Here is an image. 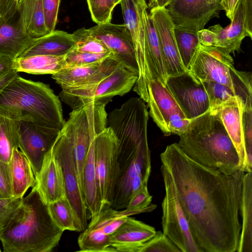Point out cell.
Wrapping results in <instances>:
<instances>
[{
    "label": "cell",
    "mask_w": 252,
    "mask_h": 252,
    "mask_svg": "<svg viewBox=\"0 0 252 252\" xmlns=\"http://www.w3.org/2000/svg\"><path fill=\"white\" fill-rule=\"evenodd\" d=\"M160 158L200 252H237L245 172L227 175L202 165L176 143Z\"/></svg>",
    "instance_id": "1"
},
{
    "label": "cell",
    "mask_w": 252,
    "mask_h": 252,
    "mask_svg": "<svg viewBox=\"0 0 252 252\" xmlns=\"http://www.w3.org/2000/svg\"><path fill=\"white\" fill-rule=\"evenodd\" d=\"M63 232L34 187L22 198L15 216L0 232V241L4 252H51L58 245Z\"/></svg>",
    "instance_id": "2"
},
{
    "label": "cell",
    "mask_w": 252,
    "mask_h": 252,
    "mask_svg": "<svg viewBox=\"0 0 252 252\" xmlns=\"http://www.w3.org/2000/svg\"><path fill=\"white\" fill-rule=\"evenodd\" d=\"M177 143L195 161L227 175L241 170L235 147L218 115L209 110L191 120Z\"/></svg>",
    "instance_id": "3"
},
{
    "label": "cell",
    "mask_w": 252,
    "mask_h": 252,
    "mask_svg": "<svg viewBox=\"0 0 252 252\" xmlns=\"http://www.w3.org/2000/svg\"><path fill=\"white\" fill-rule=\"evenodd\" d=\"M0 114L59 130L65 122L60 100L50 86L19 74L0 93Z\"/></svg>",
    "instance_id": "4"
},
{
    "label": "cell",
    "mask_w": 252,
    "mask_h": 252,
    "mask_svg": "<svg viewBox=\"0 0 252 252\" xmlns=\"http://www.w3.org/2000/svg\"><path fill=\"white\" fill-rule=\"evenodd\" d=\"M138 75L119 64L112 57L83 84L62 87L61 100L72 109L91 102L106 105L116 95L123 96L134 86Z\"/></svg>",
    "instance_id": "5"
},
{
    "label": "cell",
    "mask_w": 252,
    "mask_h": 252,
    "mask_svg": "<svg viewBox=\"0 0 252 252\" xmlns=\"http://www.w3.org/2000/svg\"><path fill=\"white\" fill-rule=\"evenodd\" d=\"M197 83L211 81L229 87L252 110V74L234 66L230 54L221 48L199 44L187 71Z\"/></svg>",
    "instance_id": "6"
},
{
    "label": "cell",
    "mask_w": 252,
    "mask_h": 252,
    "mask_svg": "<svg viewBox=\"0 0 252 252\" xmlns=\"http://www.w3.org/2000/svg\"><path fill=\"white\" fill-rule=\"evenodd\" d=\"M119 175L111 207L123 210L131 197L143 187L147 186L151 171L150 151L148 142L133 154L118 159Z\"/></svg>",
    "instance_id": "7"
},
{
    "label": "cell",
    "mask_w": 252,
    "mask_h": 252,
    "mask_svg": "<svg viewBox=\"0 0 252 252\" xmlns=\"http://www.w3.org/2000/svg\"><path fill=\"white\" fill-rule=\"evenodd\" d=\"M149 114L165 136L180 135L187 128L189 120L166 85L156 79L147 84Z\"/></svg>",
    "instance_id": "8"
},
{
    "label": "cell",
    "mask_w": 252,
    "mask_h": 252,
    "mask_svg": "<svg viewBox=\"0 0 252 252\" xmlns=\"http://www.w3.org/2000/svg\"><path fill=\"white\" fill-rule=\"evenodd\" d=\"M160 170L165 191L161 204L162 233L181 252H200L179 203L173 183L164 169L161 167Z\"/></svg>",
    "instance_id": "9"
},
{
    "label": "cell",
    "mask_w": 252,
    "mask_h": 252,
    "mask_svg": "<svg viewBox=\"0 0 252 252\" xmlns=\"http://www.w3.org/2000/svg\"><path fill=\"white\" fill-rule=\"evenodd\" d=\"M118 139L109 126L94 138L95 168L104 208L111 207L118 178Z\"/></svg>",
    "instance_id": "10"
},
{
    "label": "cell",
    "mask_w": 252,
    "mask_h": 252,
    "mask_svg": "<svg viewBox=\"0 0 252 252\" xmlns=\"http://www.w3.org/2000/svg\"><path fill=\"white\" fill-rule=\"evenodd\" d=\"M123 16L129 31L139 69L134 91L145 102L148 100L146 37L144 13L148 9L145 0H121Z\"/></svg>",
    "instance_id": "11"
},
{
    "label": "cell",
    "mask_w": 252,
    "mask_h": 252,
    "mask_svg": "<svg viewBox=\"0 0 252 252\" xmlns=\"http://www.w3.org/2000/svg\"><path fill=\"white\" fill-rule=\"evenodd\" d=\"M51 152L61 165L66 197L84 230L88 226L87 208L81 189L71 146L60 132L51 148Z\"/></svg>",
    "instance_id": "12"
},
{
    "label": "cell",
    "mask_w": 252,
    "mask_h": 252,
    "mask_svg": "<svg viewBox=\"0 0 252 252\" xmlns=\"http://www.w3.org/2000/svg\"><path fill=\"white\" fill-rule=\"evenodd\" d=\"M91 34L101 41L112 54L113 58L127 69L139 75L132 37L124 24L111 22L88 29Z\"/></svg>",
    "instance_id": "13"
},
{
    "label": "cell",
    "mask_w": 252,
    "mask_h": 252,
    "mask_svg": "<svg viewBox=\"0 0 252 252\" xmlns=\"http://www.w3.org/2000/svg\"><path fill=\"white\" fill-rule=\"evenodd\" d=\"M18 122L19 148L30 162L35 176L60 130L39 126L29 121Z\"/></svg>",
    "instance_id": "14"
},
{
    "label": "cell",
    "mask_w": 252,
    "mask_h": 252,
    "mask_svg": "<svg viewBox=\"0 0 252 252\" xmlns=\"http://www.w3.org/2000/svg\"><path fill=\"white\" fill-rule=\"evenodd\" d=\"M149 18L157 34L161 56L168 77L188 72L180 57L174 28L166 7L155 6L151 8Z\"/></svg>",
    "instance_id": "15"
},
{
    "label": "cell",
    "mask_w": 252,
    "mask_h": 252,
    "mask_svg": "<svg viewBox=\"0 0 252 252\" xmlns=\"http://www.w3.org/2000/svg\"><path fill=\"white\" fill-rule=\"evenodd\" d=\"M165 85L189 120L209 110V100L202 84L196 82L188 72L168 77Z\"/></svg>",
    "instance_id": "16"
},
{
    "label": "cell",
    "mask_w": 252,
    "mask_h": 252,
    "mask_svg": "<svg viewBox=\"0 0 252 252\" xmlns=\"http://www.w3.org/2000/svg\"><path fill=\"white\" fill-rule=\"evenodd\" d=\"M230 21L225 28L216 24L208 29L216 34L215 46L234 54L240 50L245 37L252 38V0H239Z\"/></svg>",
    "instance_id": "17"
},
{
    "label": "cell",
    "mask_w": 252,
    "mask_h": 252,
    "mask_svg": "<svg viewBox=\"0 0 252 252\" xmlns=\"http://www.w3.org/2000/svg\"><path fill=\"white\" fill-rule=\"evenodd\" d=\"M35 178L34 187L46 204L66 197L62 168L51 149L45 155Z\"/></svg>",
    "instance_id": "18"
},
{
    "label": "cell",
    "mask_w": 252,
    "mask_h": 252,
    "mask_svg": "<svg viewBox=\"0 0 252 252\" xmlns=\"http://www.w3.org/2000/svg\"><path fill=\"white\" fill-rule=\"evenodd\" d=\"M153 226L129 216L110 235L111 246L116 252H139L140 248L155 236Z\"/></svg>",
    "instance_id": "19"
},
{
    "label": "cell",
    "mask_w": 252,
    "mask_h": 252,
    "mask_svg": "<svg viewBox=\"0 0 252 252\" xmlns=\"http://www.w3.org/2000/svg\"><path fill=\"white\" fill-rule=\"evenodd\" d=\"M244 107L242 100L239 97L235 96L214 110L209 111L217 114L221 121L237 152L241 170L244 158L242 125V115Z\"/></svg>",
    "instance_id": "20"
},
{
    "label": "cell",
    "mask_w": 252,
    "mask_h": 252,
    "mask_svg": "<svg viewBox=\"0 0 252 252\" xmlns=\"http://www.w3.org/2000/svg\"><path fill=\"white\" fill-rule=\"evenodd\" d=\"M75 44L72 33L54 30L44 36L33 38L18 58L37 55L63 56L69 52Z\"/></svg>",
    "instance_id": "21"
},
{
    "label": "cell",
    "mask_w": 252,
    "mask_h": 252,
    "mask_svg": "<svg viewBox=\"0 0 252 252\" xmlns=\"http://www.w3.org/2000/svg\"><path fill=\"white\" fill-rule=\"evenodd\" d=\"M32 39L23 32L18 21L17 11L7 16H0V55L15 59Z\"/></svg>",
    "instance_id": "22"
},
{
    "label": "cell",
    "mask_w": 252,
    "mask_h": 252,
    "mask_svg": "<svg viewBox=\"0 0 252 252\" xmlns=\"http://www.w3.org/2000/svg\"><path fill=\"white\" fill-rule=\"evenodd\" d=\"M17 11L19 24L25 34L33 39L49 33L41 0H19Z\"/></svg>",
    "instance_id": "23"
},
{
    "label": "cell",
    "mask_w": 252,
    "mask_h": 252,
    "mask_svg": "<svg viewBox=\"0 0 252 252\" xmlns=\"http://www.w3.org/2000/svg\"><path fill=\"white\" fill-rule=\"evenodd\" d=\"M144 18L146 37L147 84L150 80L156 79L165 85L168 76L162 60L158 37L147 10L144 11Z\"/></svg>",
    "instance_id": "24"
},
{
    "label": "cell",
    "mask_w": 252,
    "mask_h": 252,
    "mask_svg": "<svg viewBox=\"0 0 252 252\" xmlns=\"http://www.w3.org/2000/svg\"><path fill=\"white\" fill-rule=\"evenodd\" d=\"M8 164L12 196L23 198L27 191L35 185V178L31 165L18 148H14Z\"/></svg>",
    "instance_id": "25"
},
{
    "label": "cell",
    "mask_w": 252,
    "mask_h": 252,
    "mask_svg": "<svg viewBox=\"0 0 252 252\" xmlns=\"http://www.w3.org/2000/svg\"><path fill=\"white\" fill-rule=\"evenodd\" d=\"M94 139L90 146L83 174V195L91 219L96 216L104 208L95 168Z\"/></svg>",
    "instance_id": "26"
},
{
    "label": "cell",
    "mask_w": 252,
    "mask_h": 252,
    "mask_svg": "<svg viewBox=\"0 0 252 252\" xmlns=\"http://www.w3.org/2000/svg\"><path fill=\"white\" fill-rule=\"evenodd\" d=\"M241 230L237 252H252V172L245 173L240 210Z\"/></svg>",
    "instance_id": "27"
},
{
    "label": "cell",
    "mask_w": 252,
    "mask_h": 252,
    "mask_svg": "<svg viewBox=\"0 0 252 252\" xmlns=\"http://www.w3.org/2000/svg\"><path fill=\"white\" fill-rule=\"evenodd\" d=\"M65 55H37L17 58L14 60L13 68L18 72L52 75L65 65Z\"/></svg>",
    "instance_id": "28"
},
{
    "label": "cell",
    "mask_w": 252,
    "mask_h": 252,
    "mask_svg": "<svg viewBox=\"0 0 252 252\" xmlns=\"http://www.w3.org/2000/svg\"><path fill=\"white\" fill-rule=\"evenodd\" d=\"M51 218L62 230L83 231L70 202L66 197L48 205Z\"/></svg>",
    "instance_id": "29"
},
{
    "label": "cell",
    "mask_w": 252,
    "mask_h": 252,
    "mask_svg": "<svg viewBox=\"0 0 252 252\" xmlns=\"http://www.w3.org/2000/svg\"><path fill=\"white\" fill-rule=\"evenodd\" d=\"M101 63L83 65L65 66L58 72L52 74V78L61 87L81 85L98 69Z\"/></svg>",
    "instance_id": "30"
},
{
    "label": "cell",
    "mask_w": 252,
    "mask_h": 252,
    "mask_svg": "<svg viewBox=\"0 0 252 252\" xmlns=\"http://www.w3.org/2000/svg\"><path fill=\"white\" fill-rule=\"evenodd\" d=\"M19 144V122L0 114V159L8 162Z\"/></svg>",
    "instance_id": "31"
},
{
    "label": "cell",
    "mask_w": 252,
    "mask_h": 252,
    "mask_svg": "<svg viewBox=\"0 0 252 252\" xmlns=\"http://www.w3.org/2000/svg\"><path fill=\"white\" fill-rule=\"evenodd\" d=\"M133 213L126 209L116 210L111 207L103 208L96 216L91 219L87 227L97 229L110 235Z\"/></svg>",
    "instance_id": "32"
},
{
    "label": "cell",
    "mask_w": 252,
    "mask_h": 252,
    "mask_svg": "<svg viewBox=\"0 0 252 252\" xmlns=\"http://www.w3.org/2000/svg\"><path fill=\"white\" fill-rule=\"evenodd\" d=\"M78 238L80 252H116L111 246L110 235L97 229L87 227Z\"/></svg>",
    "instance_id": "33"
},
{
    "label": "cell",
    "mask_w": 252,
    "mask_h": 252,
    "mask_svg": "<svg viewBox=\"0 0 252 252\" xmlns=\"http://www.w3.org/2000/svg\"><path fill=\"white\" fill-rule=\"evenodd\" d=\"M174 33L181 62L188 71L200 44L197 33L175 26Z\"/></svg>",
    "instance_id": "34"
},
{
    "label": "cell",
    "mask_w": 252,
    "mask_h": 252,
    "mask_svg": "<svg viewBox=\"0 0 252 252\" xmlns=\"http://www.w3.org/2000/svg\"><path fill=\"white\" fill-rule=\"evenodd\" d=\"M72 34L76 42L73 49L76 51L98 54L111 53L101 41L91 34L88 29L82 28Z\"/></svg>",
    "instance_id": "35"
},
{
    "label": "cell",
    "mask_w": 252,
    "mask_h": 252,
    "mask_svg": "<svg viewBox=\"0 0 252 252\" xmlns=\"http://www.w3.org/2000/svg\"><path fill=\"white\" fill-rule=\"evenodd\" d=\"M93 21L98 24L111 22L114 7L121 0H87Z\"/></svg>",
    "instance_id": "36"
},
{
    "label": "cell",
    "mask_w": 252,
    "mask_h": 252,
    "mask_svg": "<svg viewBox=\"0 0 252 252\" xmlns=\"http://www.w3.org/2000/svg\"><path fill=\"white\" fill-rule=\"evenodd\" d=\"M201 83L208 96L209 111L214 110L227 100L237 96L229 87L223 84L211 81H203Z\"/></svg>",
    "instance_id": "37"
},
{
    "label": "cell",
    "mask_w": 252,
    "mask_h": 252,
    "mask_svg": "<svg viewBox=\"0 0 252 252\" xmlns=\"http://www.w3.org/2000/svg\"><path fill=\"white\" fill-rule=\"evenodd\" d=\"M244 158L241 170L252 172V110H245L242 115Z\"/></svg>",
    "instance_id": "38"
},
{
    "label": "cell",
    "mask_w": 252,
    "mask_h": 252,
    "mask_svg": "<svg viewBox=\"0 0 252 252\" xmlns=\"http://www.w3.org/2000/svg\"><path fill=\"white\" fill-rule=\"evenodd\" d=\"M110 57H113L112 53L93 54L76 51L72 48L65 55V66L83 65L99 63Z\"/></svg>",
    "instance_id": "39"
},
{
    "label": "cell",
    "mask_w": 252,
    "mask_h": 252,
    "mask_svg": "<svg viewBox=\"0 0 252 252\" xmlns=\"http://www.w3.org/2000/svg\"><path fill=\"white\" fill-rule=\"evenodd\" d=\"M152 199L147 186L143 187L131 197L125 209L134 215L151 212L157 208L156 205L151 204Z\"/></svg>",
    "instance_id": "40"
},
{
    "label": "cell",
    "mask_w": 252,
    "mask_h": 252,
    "mask_svg": "<svg viewBox=\"0 0 252 252\" xmlns=\"http://www.w3.org/2000/svg\"><path fill=\"white\" fill-rule=\"evenodd\" d=\"M139 252H181L162 232L159 231L145 243Z\"/></svg>",
    "instance_id": "41"
},
{
    "label": "cell",
    "mask_w": 252,
    "mask_h": 252,
    "mask_svg": "<svg viewBox=\"0 0 252 252\" xmlns=\"http://www.w3.org/2000/svg\"><path fill=\"white\" fill-rule=\"evenodd\" d=\"M22 200V198H0V232L15 216Z\"/></svg>",
    "instance_id": "42"
},
{
    "label": "cell",
    "mask_w": 252,
    "mask_h": 252,
    "mask_svg": "<svg viewBox=\"0 0 252 252\" xmlns=\"http://www.w3.org/2000/svg\"><path fill=\"white\" fill-rule=\"evenodd\" d=\"M46 28L51 32L55 30L61 0H41Z\"/></svg>",
    "instance_id": "43"
},
{
    "label": "cell",
    "mask_w": 252,
    "mask_h": 252,
    "mask_svg": "<svg viewBox=\"0 0 252 252\" xmlns=\"http://www.w3.org/2000/svg\"><path fill=\"white\" fill-rule=\"evenodd\" d=\"M13 197L8 162L0 159V198Z\"/></svg>",
    "instance_id": "44"
},
{
    "label": "cell",
    "mask_w": 252,
    "mask_h": 252,
    "mask_svg": "<svg viewBox=\"0 0 252 252\" xmlns=\"http://www.w3.org/2000/svg\"><path fill=\"white\" fill-rule=\"evenodd\" d=\"M197 36L201 44L204 46H215L216 37L215 33L211 30L203 29L197 32Z\"/></svg>",
    "instance_id": "45"
},
{
    "label": "cell",
    "mask_w": 252,
    "mask_h": 252,
    "mask_svg": "<svg viewBox=\"0 0 252 252\" xmlns=\"http://www.w3.org/2000/svg\"><path fill=\"white\" fill-rule=\"evenodd\" d=\"M19 0H0V16L5 17L17 11Z\"/></svg>",
    "instance_id": "46"
},
{
    "label": "cell",
    "mask_w": 252,
    "mask_h": 252,
    "mask_svg": "<svg viewBox=\"0 0 252 252\" xmlns=\"http://www.w3.org/2000/svg\"><path fill=\"white\" fill-rule=\"evenodd\" d=\"M14 60L11 57L0 55V76L14 69Z\"/></svg>",
    "instance_id": "47"
},
{
    "label": "cell",
    "mask_w": 252,
    "mask_h": 252,
    "mask_svg": "<svg viewBox=\"0 0 252 252\" xmlns=\"http://www.w3.org/2000/svg\"><path fill=\"white\" fill-rule=\"evenodd\" d=\"M239 0H220L222 10L225 12L226 16L230 20L233 18L235 8Z\"/></svg>",
    "instance_id": "48"
},
{
    "label": "cell",
    "mask_w": 252,
    "mask_h": 252,
    "mask_svg": "<svg viewBox=\"0 0 252 252\" xmlns=\"http://www.w3.org/2000/svg\"><path fill=\"white\" fill-rule=\"evenodd\" d=\"M18 75V72L13 69L7 73L0 76V93L3 88Z\"/></svg>",
    "instance_id": "49"
},
{
    "label": "cell",
    "mask_w": 252,
    "mask_h": 252,
    "mask_svg": "<svg viewBox=\"0 0 252 252\" xmlns=\"http://www.w3.org/2000/svg\"><path fill=\"white\" fill-rule=\"evenodd\" d=\"M171 0H156L155 5L160 7H166Z\"/></svg>",
    "instance_id": "50"
},
{
    "label": "cell",
    "mask_w": 252,
    "mask_h": 252,
    "mask_svg": "<svg viewBox=\"0 0 252 252\" xmlns=\"http://www.w3.org/2000/svg\"><path fill=\"white\" fill-rule=\"evenodd\" d=\"M156 0H149L148 6L150 8H152L155 5Z\"/></svg>",
    "instance_id": "51"
},
{
    "label": "cell",
    "mask_w": 252,
    "mask_h": 252,
    "mask_svg": "<svg viewBox=\"0 0 252 252\" xmlns=\"http://www.w3.org/2000/svg\"><path fill=\"white\" fill-rule=\"evenodd\" d=\"M1 251L0 248V252Z\"/></svg>",
    "instance_id": "52"
},
{
    "label": "cell",
    "mask_w": 252,
    "mask_h": 252,
    "mask_svg": "<svg viewBox=\"0 0 252 252\" xmlns=\"http://www.w3.org/2000/svg\"></svg>",
    "instance_id": "53"
}]
</instances>
